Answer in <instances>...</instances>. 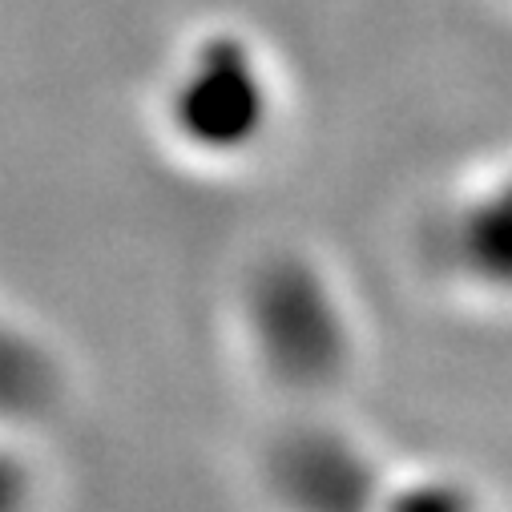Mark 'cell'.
<instances>
[{
  "instance_id": "cell-1",
  "label": "cell",
  "mask_w": 512,
  "mask_h": 512,
  "mask_svg": "<svg viewBox=\"0 0 512 512\" xmlns=\"http://www.w3.org/2000/svg\"><path fill=\"white\" fill-rule=\"evenodd\" d=\"M174 125L198 150L230 154L246 150L267 125V89L263 73H254L238 41H206L182 61L174 85Z\"/></svg>"
},
{
  "instance_id": "cell-2",
  "label": "cell",
  "mask_w": 512,
  "mask_h": 512,
  "mask_svg": "<svg viewBox=\"0 0 512 512\" xmlns=\"http://www.w3.org/2000/svg\"><path fill=\"white\" fill-rule=\"evenodd\" d=\"M383 512H488V508L456 480H412L388 496Z\"/></svg>"
}]
</instances>
